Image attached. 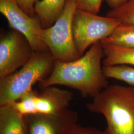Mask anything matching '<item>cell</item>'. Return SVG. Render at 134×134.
I'll return each mask as SVG.
<instances>
[{
  "instance_id": "3",
  "label": "cell",
  "mask_w": 134,
  "mask_h": 134,
  "mask_svg": "<svg viewBox=\"0 0 134 134\" xmlns=\"http://www.w3.org/2000/svg\"><path fill=\"white\" fill-rule=\"evenodd\" d=\"M55 59L49 50L34 52L29 61L19 70L0 78V106L10 104L36 82L46 79L53 70Z\"/></svg>"
},
{
  "instance_id": "20",
  "label": "cell",
  "mask_w": 134,
  "mask_h": 134,
  "mask_svg": "<svg viewBox=\"0 0 134 134\" xmlns=\"http://www.w3.org/2000/svg\"><path fill=\"white\" fill-rule=\"evenodd\" d=\"M111 9H114L123 5L129 0H104Z\"/></svg>"
},
{
  "instance_id": "13",
  "label": "cell",
  "mask_w": 134,
  "mask_h": 134,
  "mask_svg": "<svg viewBox=\"0 0 134 134\" xmlns=\"http://www.w3.org/2000/svg\"><path fill=\"white\" fill-rule=\"evenodd\" d=\"M101 43L127 48H134V24H120Z\"/></svg>"
},
{
  "instance_id": "10",
  "label": "cell",
  "mask_w": 134,
  "mask_h": 134,
  "mask_svg": "<svg viewBox=\"0 0 134 134\" xmlns=\"http://www.w3.org/2000/svg\"><path fill=\"white\" fill-rule=\"evenodd\" d=\"M0 134H27L25 117L10 104L0 106Z\"/></svg>"
},
{
  "instance_id": "14",
  "label": "cell",
  "mask_w": 134,
  "mask_h": 134,
  "mask_svg": "<svg viewBox=\"0 0 134 134\" xmlns=\"http://www.w3.org/2000/svg\"><path fill=\"white\" fill-rule=\"evenodd\" d=\"M103 71L107 79L124 81L134 86V67L126 65L103 66Z\"/></svg>"
},
{
  "instance_id": "19",
  "label": "cell",
  "mask_w": 134,
  "mask_h": 134,
  "mask_svg": "<svg viewBox=\"0 0 134 134\" xmlns=\"http://www.w3.org/2000/svg\"><path fill=\"white\" fill-rule=\"evenodd\" d=\"M20 8L30 15L34 14V7L38 0H15Z\"/></svg>"
},
{
  "instance_id": "5",
  "label": "cell",
  "mask_w": 134,
  "mask_h": 134,
  "mask_svg": "<svg viewBox=\"0 0 134 134\" xmlns=\"http://www.w3.org/2000/svg\"><path fill=\"white\" fill-rule=\"evenodd\" d=\"M117 19L76 9L72 20L74 43L81 57L86 49L109 36L120 24Z\"/></svg>"
},
{
  "instance_id": "11",
  "label": "cell",
  "mask_w": 134,
  "mask_h": 134,
  "mask_svg": "<svg viewBox=\"0 0 134 134\" xmlns=\"http://www.w3.org/2000/svg\"><path fill=\"white\" fill-rule=\"evenodd\" d=\"M67 0H38L34 14L39 19L43 29L51 26L61 14Z\"/></svg>"
},
{
  "instance_id": "17",
  "label": "cell",
  "mask_w": 134,
  "mask_h": 134,
  "mask_svg": "<svg viewBox=\"0 0 134 134\" xmlns=\"http://www.w3.org/2000/svg\"><path fill=\"white\" fill-rule=\"evenodd\" d=\"M77 9L94 14H98L104 0H75Z\"/></svg>"
},
{
  "instance_id": "4",
  "label": "cell",
  "mask_w": 134,
  "mask_h": 134,
  "mask_svg": "<svg viewBox=\"0 0 134 134\" xmlns=\"http://www.w3.org/2000/svg\"><path fill=\"white\" fill-rule=\"evenodd\" d=\"M76 9L75 0H67L55 23L42 30L41 39L55 60L70 62L80 57L74 43L72 31V18Z\"/></svg>"
},
{
  "instance_id": "2",
  "label": "cell",
  "mask_w": 134,
  "mask_h": 134,
  "mask_svg": "<svg viewBox=\"0 0 134 134\" xmlns=\"http://www.w3.org/2000/svg\"><path fill=\"white\" fill-rule=\"evenodd\" d=\"M86 107L104 116L106 134H134V86L108 85Z\"/></svg>"
},
{
  "instance_id": "1",
  "label": "cell",
  "mask_w": 134,
  "mask_h": 134,
  "mask_svg": "<svg viewBox=\"0 0 134 134\" xmlns=\"http://www.w3.org/2000/svg\"><path fill=\"white\" fill-rule=\"evenodd\" d=\"M104 57L101 41L93 44L81 57L70 62L55 60L53 70L42 88L61 85L75 89L84 98H93L108 86L101 66Z\"/></svg>"
},
{
  "instance_id": "8",
  "label": "cell",
  "mask_w": 134,
  "mask_h": 134,
  "mask_svg": "<svg viewBox=\"0 0 134 134\" xmlns=\"http://www.w3.org/2000/svg\"><path fill=\"white\" fill-rule=\"evenodd\" d=\"M25 117L27 134H65L79 120L77 112L69 109L55 114L35 113Z\"/></svg>"
},
{
  "instance_id": "15",
  "label": "cell",
  "mask_w": 134,
  "mask_h": 134,
  "mask_svg": "<svg viewBox=\"0 0 134 134\" xmlns=\"http://www.w3.org/2000/svg\"><path fill=\"white\" fill-rule=\"evenodd\" d=\"M38 94V93L32 88L10 105L24 116L37 113L36 104Z\"/></svg>"
},
{
  "instance_id": "16",
  "label": "cell",
  "mask_w": 134,
  "mask_h": 134,
  "mask_svg": "<svg viewBox=\"0 0 134 134\" xmlns=\"http://www.w3.org/2000/svg\"><path fill=\"white\" fill-rule=\"evenodd\" d=\"M106 15L117 19L121 24H134V0H129L123 5L111 9Z\"/></svg>"
},
{
  "instance_id": "12",
  "label": "cell",
  "mask_w": 134,
  "mask_h": 134,
  "mask_svg": "<svg viewBox=\"0 0 134 134\" xmlns=\"http://www.w3.org/2000/svg\"><path fill=\"white\" fill-rule=\"evenodd\" d=\"M102 45L104 54L102 61L103 66L120 65L134 66V48H127L103 43Z\"/></svg>"
},
{
  "instance_id": "6",
  "label": "cell",
  "mask_w": 134,
  "mask_h": 134,
  "mask_svg": "<svg viewBox=\"0 0 134 134\" xmlns=\"http://www.w3.org/2000/svg\"><path fill=\"white\" fill-rule=\"evenodd\" d=\"M0 12L11 28L23 34L28 40L34 52L48 50L41 39L43 27L36 15L34 16L25 13L15 0H0Z\"/></svg>"
},
{
  "instance_id": "18",
  "label": "cell",
  "mask_w": 134,
  "mask_h": 134,
  "mask_svg": "<svg viewBox=\"0 0 134 134\" xmlns=\"http://www.w3.org/2000/svg\"><path fill=\"white\" fill-rule=\"evenodd\" d=\"M65 134H106L105 130L93 127L82 126L78 123L73 126Z\"/></svg>"
},
{
  "instance_id": "7",
  "label": "cell",
  "mask_w": 134,
  "mask_h": 134,
  "mask_svg": "<svg viewBox=\"0 0 134 134\" xmlns=\"http://www.w3.org/2000/svg\"><path fill=\"white\" fill-rule=\"evenodd\" d=\"M34 51L23 34L13 30L0 40V78L16 71L27 62Z\"/></svg>"
},
{
  "instance_id": "9",
  "label": "cell",
  "mask_w": 134,
  "mask_h": 134,
  "mask_svg": "<svg viewBox=\"0 0 134 134\" xmlns=\"http://www.w3.org/2000/svg\"><path fill=\"white\" fill-rule=\"evenodd\" d=\"M73 99L71 91L62 90L55 86L42 88L37 99V113L57 114L69 109Z\"/></svg>"
}]
</instances>
